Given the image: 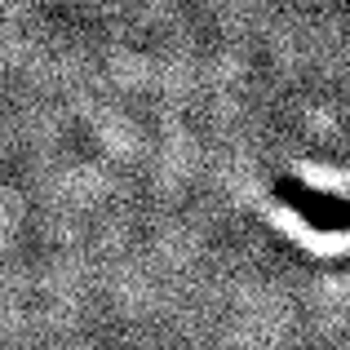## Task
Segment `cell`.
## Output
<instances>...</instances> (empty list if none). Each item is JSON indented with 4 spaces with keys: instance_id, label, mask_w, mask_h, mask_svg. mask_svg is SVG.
Masks as SVG:
<instances>
[{
    "instance_id": "6da1fadb",
    "label": "cell",
    "mask_w": 350,
    "mask_h": 350,
    "mask_svg": "<svg viewBox=\"0 0 350 350\" xmlns=\"http://www.w3.org/2000/svg\"><path fill=\"white\" fill-rule=\"evenodd\" d=\"M271 191H275V200H280L284 208H293V213L310 226V231H319V235H346L350 231V200L337 196V191L310 187V182L293 178V173L275 178Z\"/></svg>"
}]
</instances>
